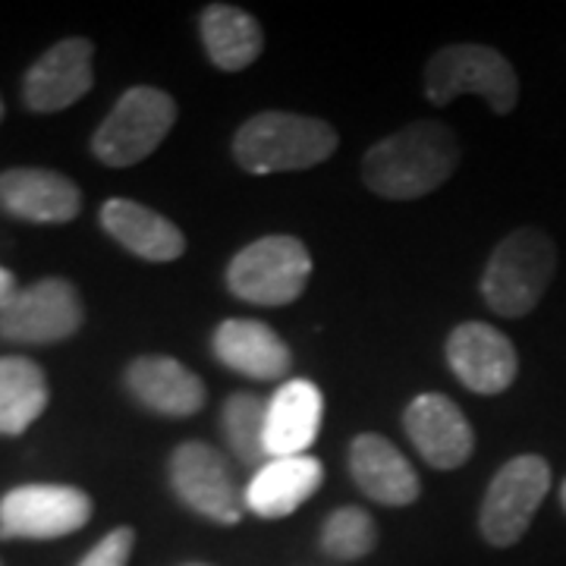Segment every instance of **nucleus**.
I'll return each mask as SVG.
<instances>
[{"instance_id": "f257e3e1", "label": "nucleus", "mask_w": 566, "mask_h": 566, "mask_svg": "<svg viewBox=\"0 0 566 566\" xmlns=\"http://www.w3.org/2000/svg\"><path fill=\"white\" fill-rule=\"evenodd\" d=\"M460 164V142L438 120L409 123L375 142L363 158V182L381 199L412 202L450 180Z\"/></svg>"}, {"instance_id": "f03ea898", "label": "nucleus", "mask_w": 566, "mask_h": 566, "mask_svg": "<svg viewBox=\"0 0 566 566\" xmlns=\"http://www.w3.org/2000/svg\"><path fill=\"white\" fill-rule=\"evenodd\" d=\"M337 145L340 136L327 120L293 111H262L237 129L233 158L245 174H290L318 167Z\"/></svg>"}, {"instance_id": "7ed1b4c3", "label": "nucleus", "mask_w": 566, "mask_h": 566, "mask_svg": "<svg viewBox=\"0 0 566 566\" xmlns=\"http://www.w3.org/2000/svg\"><path fill=\"white\" fill-rule=\"evenodd\" d=\"M557 274V245L538 227H520L494 245L482 274V296L494 315L523 318L545 300Z\"/></svg>"}, {"instance_id": "20e7f679", "label": "nucleus", "mask_w": 566, "mask_h": 566, "mask_svg": "<svg viewBox=\"0 0 566 566\" xmlns=\"http://www.w3.org/2000/svg\"><path fill=\"white\" fill-rule=\"evenodd\" d=\"M460 95H479L504 117L520 102V76L513 63L488 44H447L424 66V98L444 107Z\"/></svg>"}, {"instance_id": "39448f33", "label": "nucleus", "mask_w": 566, "mask_h": 566, "mask_svg": "<svg viewBox=\"0 0 566 566\" xmlns=\"http://www.w3.org/2000/svg\"><path fill=\"white\" fill-rule=\"evenodd\" d=\"M312 277V255L303 240L274 233L249 243L227 264V286L237 300L249 305L296 303Z\"/></svg>"}, {"instance_id": "423d86ee", "label": "nucleus", "mask_w": 566, "mask_h": 566, "mask_svg": "<svg viewBox=\"0 0 566 566\" xmlns=\"http://www.w3.org/2000/svg\"><path fill=\"white\" fill-rule=\"evenodd\" d=\"M177 123V102L155 85H133L92 136L95 158L107 167H133L161 148Z\"/></svg>"}, {"instance_id": "0eeeda50", "label": "nucleus", "mask_w": 566, "mask_h": 566, "mask_svg": "<svg viewBox=\"0 0 566 566\" xmlns=\"http://www.w3.org/2000/svg\"><path fill=\"white\" fill-rule=\"evenodd\" d=\"M551 491V465L538 453H523L504 463L485 491L479 532L491 547H513L532 526Z\"/></svg>"}, {"instance_id": "6e6552de", "label": "nucleus", "mask_w": 566, "mask_h": 566, "mask_svg": "<svg viewBox=\"0 0 566 566\" xmlns=\"http://www.w3.org/2000/svg\"><path fill=\"white\" fill-rule=\"evenodd\" d=\"M170 485L202 520L218 526H237L243 520L245 491H240L227 460L205 441H186L170 453Z\"/></svg>"}, {"instance_id": "1a4fd4ad", "label": "nucleus", "mask_w": 566, "mask_h": 566, "mask_svg": "<svg viewBox=\"0 0 566 566\" xmlns=\"http://www.w3.org/2000/svg\"><path fill=\"white\" fill-rule=\"evenodd\" d=\"M92 520V497L73 485H20L0 497V538L51 542Z\"/></svg>"}, {"instance_id": "9d476101", "label": "nucleus", "mask_w": 566, "mask_h": 566, "mask_svg": "<svg viewBox=\"0 0 566 566\" xmlns=\"http://www.w3.org/2000/svg\"><path fill=\"white\" fill-rule=\"evenodd\" d=\"M80 290L63 277L20 286L0 308V340L10 344H61L82 327Z\"/></svg>"}, {"instance_id": "9b49d317", "label": "nucleus", "mask_w": 566, "mask_h": 566, "mask_svg": "<svg viewBox=\"0 0 566 566\" xmlns=\"http://www.w3.org/2000/svg\"><path fill=\"white\" fill-rule=\"evenodd\" d=\"M447 365L472 394H504L520 375L516 346L504 331L485 322H465L447 337Z\"/></svg>"}, {"instance_id": "f8f14e48", "label": "nucleus", "mask_w": 566, "mask_h": 566, "mask_svg": "<svg viewBox=\"0 0 566 566\" xmlns=\"http://www.w3.org/2000/svg\"><path fill=\"white\" fill-rule=\"evenodd\" d=\"M95 44L88 39H63L44 51L22 80V102L35 114H54L88 95L95 82Z\"/></svg>"}, {"instance_id": "ddd939ff", "label": "nucleus", "mask_w": 566, "mask_h": 566, "mask_svg": "<svg viewBox=\"0 0 566 566\" xmlns=\"http://www.w3.org/2000/svg\"><path fill=\"white\" fill-rule=\"evenodd\" d=\"M403 428L431 469H460L475 450V431L463 409L444 394H419L406 406Z\"/></svg>"}, {"instance_id": "4468645a", "label": "nucleus", "mask_w": 566, "mask_h": 566, "mask_svg": "<svg viewBox=\"0 0 566 566\" xmlns=\"http://www.w3.org/2000/svg\"><path fill=\"white\" fill-rule=\"evenodd\" d=\"M0 208L20 221L70 223L80 214L82 192L57 170L13 167L0 174Z\"/></svg>"}, {"instance_id": "2eb2a0df", "label": "nucleus", "mask_w": 566, "mask_h": 566, "mask_svg": "<svg viewBox=\"0 0 566 566\" xmlns=\"http://www.w3.org/2000/svg\"><path fill=\"white\" fill-rule=\"evenodd\" d=\"M126 390L145 409L167 416V419L196 416L208 397L202 378L192 368H186L180 359H170V356L133 359L126 368Z\"/></svg>"}, {"instance_id": "dca6fc26", "label": "nucleus", "mask_w": 566, "mask_h": 566, "mask_svg": "<svg viewBox=\"0 0 566 566\" xmlns=\"http://www.w3.org/2000/svg\"><path fill=\"white\" fill-rule=\"evenodd\" d=\"M349 475L365 497L385 506H409L419 501L422 482L403 453L385 434L365 431L349 444Z\"/></svg>"}, {"instance_id": "f3484780", "label": "nucleus", "mask_w": 566, "mask_h": 566, "mask_svg": "<svg viewBox=\"0 0 566 566\" xmlns=\"http://www.w3.org/2000/svg\"><path fill=\"white\" fill-rule=\"evenodd\" d=\"M324 397L318 385L293 378L283 381L281 390L268 400V416H264V450L268 460L281 457H303L308 447L315 444L318 428H322Z\"/></svg>"}, {"instance_id": "a211bd4d", "label": "nucleus", "mask_w": 566, "mask_h": 566, "mask_svg": "<svg viewBox=\"0 0 566 566\" xmlns=\"http://www.w3.org/2000/svg\"><path fill=\"white\" fill-rule=\"evenodd\" d=\"M211 353L223 368L252 381H281L293 365L290 346L283 344L281 334L252 318H230L218 324L211 337Z\"/></svg>"}, {"instance_id": "6ab92c4d", "label": "nucleus", "mask_w": 566, "mask_h": 566, "mask_svg": "<svg viewBox=\"0 0 566 566\" xmlns=\"http://www.w3.org/2000/svg\"><path fill=\"white\" fill-rule=\"evenodd\" d=\"M322 463L308 453L268 460L245 485V506L262 520H283L296 513L322 488Z\"/></svg>"}, {"instance_id": "aec40b11", "label": "nucleus", "mask_w": 566, "mask_h": 566, "mask_svg": "<svg viewBox=\"0 0 566 566\" xmlns=\"http://www.w3.org/2000/svg\"><path fill=\"white\" fill-rule=\"evenodd\" d=\"M102 227L133 255L145 262H174L186 252V237L148 205L133 199H111L102 208Z\"/></svg>"}, {"instance_id": "412c9836", "label": "nucleus", "mask_w": 566, "mask_h": 566, "mask_svg": "<svg viewBox=\"0 0 566 566\" xmlns=\"http://www.w3.org/2000/svg\"><path fill=\"white\" fill-rule=\"evenodd\" d=\"M202 44L223 73H243L264 51V32L252 13L233 3H208L199 17Z\"/></svg>"}, {"instance_id": "4be33fe9", "label": "nucleus", "mask_w": 566, "mask_h": 566, "mask_svg": "<svg viewBox=\"0 0 566 566\" xmlns=\"http://www.w3.org/2000/svg\"><path fill=\"white\" fill-rule=\"evenodd\" d=\"M48 378L25 356H0V434L17 438L39 422L48 406Z\"/></svg>"}, {"instance_id": "5701e85b", "label": "nucleus", "mask_w": 566, "mask_h": 566, "mask_svg": "<svg viewBox=\"0 0 566 566\" xmlns=\"http://www.w3.org/2000/svg\"><path fill=\"white\" fill-rule=\"evenodd\" d=\"M264 416H268V403H262L255 394H233V397L223 400L221 431L240 463L259 465V469L268 463Z\"/></svg>"}, {"instance_id": "b1692460", "label": "nucleus", "mask_w": 566, "mask_h": 566, "mask_svg": "<svg viewBox=\"0 0 566 566\" xmlns=\"http://www.w3.org/2000/svg\"><path fill=\"white\" fill-rule=\"evenodd\" d=\"M378 545V526L363 506H340L322 526V551L334 560H359Z\"/></svg>"}, {"instance_id": "393cba45", "label": "nucleus", "mask_w": 566, "mask_h": 566, "mask_svg": "<svg viewBox=\"0 0 566 566\" xmlns=\"http://www.w3.org/2000/svg\"><path fill=\"white\" fill-rule=\"evenodd\" d=\"M133 545H136V532L133 528H114L111 535H104L102 542L82 557L80 566H126L129 557H133Z\"/></svg>"}, {"instance_id": "a878e982", "label": "nucleus", "mask_w": 566, "mask_h": 566, "mask_svg": "<svg viewBox=\"0 0 566 566\" xmlns=\"http://www.w3.org/2000/svg\"><path fill=\"white\" fill-rule=\"evenodd\" d=\"M17 290H20V286H17V277L0 264V308L17 296Z\"/></svg>"}, {"instance_id": "bb28decb", "label": "nucleus", "mask_w": 566, "mask_h": 566, "mask_svg": "<svg viewBox=\"0 0 566 566\" xmlns=\"http://www.w3.org/2000/svg\"><path fill=\"white\" fill-rule=\"evenodd\" d=\"M560 506H564V513H566V479H564V485H560Z\"/></svg>"}, {"instance_id": "cd10ccee", "label": "nucleus", "mask_w": 566, "mask_h": 566, "mask_svg": "<svg viewBox=\"0 0 566 566\" xmlns=\"http://www.w3.org/2000/svg\"><path fill=\"white\" fill-rule=\"evenodd\" d=\"M0 120H3V102H0Z\"/></svg>"}, {"instance_id": "c85d7f7f", "label": "nucleus", "mask_w": 566, "mask_h": 566, "mask_svg": "<svg viewBox=\"0 0 566 566\" xmlns=\"http://www.w3.org/2000/svg\"><path fill=\"white\" fill-rule=\"evenodd\" d=\"M189 566H205V564H189Z\"/></svg>"}, {"instance_id": "c756f323", "label": "nucleus", "mask_w": 566, "mask_h": 566, "mask_svg": "<svg viewBox=\"0 0 566 566\" xmlns=\"http://www.w3.org/2000/svg\"><path fill=\"white\" fill-rule=\"evenodd\" d=\"M0 566H3V564H0Z\"/></svg>"}]
</instances>
